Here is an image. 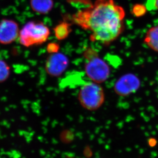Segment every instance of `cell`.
Returning <instances> with one entry per match:
<instances>
[{"label":"cell","instance_id":"cell-1","mask_svg":"<svg viewBox=\"0 0 158 158\" xmlns=\"http://www.w3.org/2000/svg\"><path fill=\"white\" fill-rule=\"evenodd\" d=\"M125 15L124 9L114 0H97L91 6L74 14L73 20L90 32L91 41L108 45L123 32Z\"/></svg>","mask_w":158,"mask_h":158},{"label":"cell","instance_id":"cell-2","mask_svg":"<svg viewBox=\"0 0 158 158\" xmlns=\"http://www.w3.org/2000/svg\"><path fill=\"white\" fill-rule=\"evenodd\" d=\"M49 35V29L43 23L31 21L26 23L20 31L19 38L22 45L29 47L44 43Z\"/></svg>","mask_w":158,"mask_h":158},{"label":"cell","instance_id":"cell-3","mask_svg":"<svg viewBox=\"0 0 158 158\" xmlns=\"http://www.w3.org/2000/svg\"><path fill=\"white\" fill-rule=\"evenodd\" d=\"M86 58L85 73L92 82L100 84L105 82L110 75L108 64L99 58L95 50L89 49L84 53Z\"/></svg>","mask_w":158,"mask_h":158},{"label":"cell","instance_id":"cell-4","mask_svg":"<svg viewBox=\"0 0 158 158\" xmlns=\"http://www.w3.org/2000/svg\"><path fill=\"white\" fill-rule=\"evenodd\" d=\"M78 100L81 105L86 110H95L103 104L105 101L104 91L99 84L86 82L81 87Z\"/></svg>","mask_w":158,"mask_h":158},{"label":"cell","instance_id":"cell-5","mask_svg":"<svg viewBox=\"0 0 158 158\" xmlns=\"http://www.w3.org/2000/svg\"><path fill=\"white\" fill-rule=\"evenodd\" d=\"M141 85L140 79L132 73L123 75L117 81L114 89L118 96L125 97L135 93Z\"/></svg>","mask_w":158,"mask_h":158},{"label":"cell","instance_id":"cell-6","mask_svg":"<svg viewBox=\"0 0 158 158\" xmlns=\"http://www.w3.org/2000/svg\"><path fill=\"white\" fill-rule=\"evenodd\" d=\"M69 64V59L64 54L58 52L51 53L46 62V71L51 76H60L65 71Z\"/></svg>","mask_w":158,"mask_h":158},{"label":"cell","instance_id":"cell-7","mask_svg":"<svg viewBox=\"0 0 158 158\" xmlns=\"http://www.w3.org/2000/svg\"><path fill=\"white\" fill-rule=\"evenodd\" d=\"M19 27L16 22L9 19L0 22V44H11L19 38Z\"/></svg>","mask_w":158,"mask_h":158},{"label":"cell","instance_id":"cell-8","mask_svg":"<svg viewBox=\"0 0 158 158\" xmlns=\"http://www.w3.org/2000/svg\"><path fill=\"white\" fill-rule=\"evenodd\" d=\"M52 0H31L32 10L40 14H47L53 7Z\"/></svg>","mask_w":158,"mask_h":158},{"label":"cell","instance_id":"cell-9","mask_svg":"<svg viewBox=\"0 0 158 158\" xmlns=\"http://www.w3.org/2000/svg\"><path fill=\"white\" fill-rule=\"evenodd\" d=\"M144 43L152 50L158 52V26L152 27L148 31Z\"/></svg>","mask_w":158,"mask_h":158},{"label":"cell","instance_id":"cell-10","mask_svg":"<svg viewBox=\"0 0 158 158\" xmlns=\"http://www.w3.org/2000/svg\"><path fill=\"white\" fill-rule=\"evenodd\" d=\"M70 25L67 22H62L55 27V36L57 39L62 40L67 38L71 32Z\"/></svg>","mask_w":158,"mask_h":158},{"label":"cell","instance_id":"cell-11","mask_svg":"<svg viewBox=\"0 0 158 158\" xmlns=\"http://www.w3.org/2000/svg\"><path fill=\"white\" fill-rule=\"evenodd\" d=\"M10 74V69L7 63L0 59V83L7 80Z\"/></svg>","mask_w":158,"mask_h":158},{"label":"cell","instance_id":"cell-12","mask_svg":"<svg viewBox=\"0 0 158 158\" xmlns=\"http://www.w3.org/2000/svg\"><path fill=\"white\" fill-rule=\"evenodd\" d=\"M146 8L143 5L137 4L135 5L132 8V12L136 17H141L146 12Z\"/></svg>","mask_w":158,"mask_h":158},{"label":"cell","instance_id":"cell-13","mask_svg":"<svg viewBox=\"0 0 158 158\" xmlns=\"http://www.w3.org/2000/svg\"><path fill=\"white\" fill-rule=\"evenodd\" d=\"M48 51L50 53H55L57 52V50L59 48L58 45L55 43H50L48 46Z\"/></svg>","mask_w":158,"mask_h":158},{"label":"cell","instance_id":"cell-14","mask_svg":"<svg viewBox=\"0 0 158 158\" xmlns=\"http://www.w3.org/2000/svg\"><path fill=\"white\" fill-rule=\"evenodd\" d=\"M155 5L157 7V9H158V0H156Z\"/></svg>","mask_w":158,"mask_h":158}]
</instances>
